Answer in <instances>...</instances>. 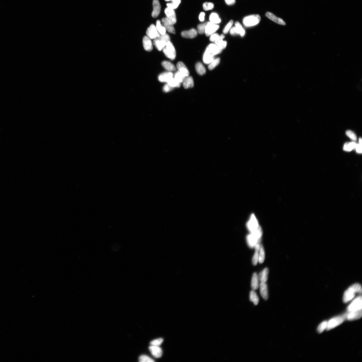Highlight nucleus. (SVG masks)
<instances>
[{"label": "nucleus", "mask_w": 362, "mask_h": 362, "mask_svg": "<svg viewBox=\"0 0 362 362\" xmlns=\"http://www.w3.org/2000/svg\"><path fill=\"white\" fill-rule=\"evenodd\" d=\"M172 3L167 4V6L169 8L173 9L178 8L181 2V0H172Z\"/></svg>", "instance_id": "obj_35"}, {"label": "nucleus", "mask_w": 362, "mask_h": 362, "mask_svg": "<svg viewBox=\"0 0 362 362\" xmlns=\"http://www.w3.org/2000/svg\"><path fill=\"white\" fill-rule=\"evenodd\" d=\"M246 240L249 246L251 248H254L257 243H260L261 241V240L257 239L251 234L247 236Z\"/></svg>", "instance_id": "obj_13"}, {"label": "nucleus", "mask_w": 362, "mask_h": 362, "mask_svg": "<svg viewBox=\"0 0 362 362\" xmlns=\"http://www.w3.org/2000/svg\"><path fill=\"white\" fill-rule=\"evenodd\" d=\"M147 36L150 38L155 39L158 38L160 36V34L154 24H152L147 29L146 31Z\"/></svg>", "instance_id": "obj_7"}, {"label": "nucleus", "mask_w": 362, "mask_h": 362, "mask_svg": "<svg viewBox=\"0 0 362 362\" xmlns=\"http://www.w3.org/2000/svg\"><path fill=\"white\" fill-rule=\"evenodd\" d=\"M249 299L253 302L254 305H258L259 302V298L256 292L254 290H252L250 293Z\"/></svg>", "instance_id": "obj_28"}, {"label": "nucleus", "mask_w": 362, "mask_h": 362, "mask_svg": "<svg viewBox=\"0 0 362 362\" xmlns=\"http://www.w3.org/2000/svg\"><path fill=\"white\" fill-rule=\"evenodd\" d=\"M226 3L228 5H232L235 3V0H225Z\"/></svg>", "instance_id": "obj_55"}, {"label": "nucleus", "mask_w": 362, "mask_h": 362, "mask_svg": "<svg viewBox=\"0 0 362 362\" xmlns=\"http://www.w3.org/2000/svg\"><path fill=\"white\" fill-rule=\"evenodd\" d=\"M362 293L361 287L360 284H354L347 290L344 294L343 301L344 303H348L355 296L357 293L361 294Z\"/></svg>", "instance_id": "obj_1"}, {"label": "nucleus", "mask_w": 362, "mask_h": 362, "mask_svg": "<svg viewBox=\"0 0 362 362\" xmlns=\"http://www.w3.org/2000/svg\"><path fill=\"white\" fill-rule=\"evenodd\" d=\"M203 8L206 11L211 10L214 8V4L211 2H206L203 4Z\"/></svg>", "instance_id": "obj_44"}, {"label": "nucleus", "mask_w": 362, "mask_h": 362, "mask_svg": "<svg viewBox=\"0 0 362 362\" xmlns=\"http://www.w3.org/2000/svg\"><path fill=\"white\" fill-rule=\"evenodd\" d=\"M357 144L354 142L346 143L343 147L344 150L347 152H350L353 149H355Z\"/></svg>", "instance_id": "obj_29"}, {"label": "nucleus", "mask_w": 362, "mask_h": 362, "mask_svg": "<svg viewBox=\"0 0 362 362\" xmlns=\"http://www.w3.org/2000/svg\"><path fill=\"white\" fill-rule=\"evenodd\" d=\"M162 22L166 30L172 34H175V29L173 27V24L171 23L167 17H164L162 19Z\"/></svg>", "instance_id": "obj_12"}, {"label": "nucleus", "mask_w": 362, "mask_h": 362, "mask_svg": "<svg viewBox=\"0 0 362 362\" xmlns=\"http://www.w3.org/2000/svg\"><path fill=\"white\" fill-rule=\"evenodd\" d=\"M164 12L167 19L173 25L175 24L177 20L176 12L174 9L167 7L165 9Z\"/></svg>", "instance_id": "obj_11"}, {"label": "nucleus", "mask_w": 362, "mask_h": 362, "mask_svg": "<svg viewBox=\"0 0 362 362\" xmlns=\"http://www.w3.org/2000/svg\"><path fill=\"white\" fill-rule=\"evenodd\" d=\"M266 15V17L268 18L271 20L272 21L275 22L276 23L282 25H285V22L283 19L276 17L274 14L271 13V12H267Z\"/></svg>", "instance_id": "obj_17"}, {"label": "nucleus", "mask_w": 362, "mask_h": 362, "mask_svg": "<svg viewBox=\"0 0 362 362\" xmlns=\"http://www.w3.org/2000/svg\"><path fill=\"white\" fill-rule=\"evenodd\" d=\"M209 19L210 22L214 24H218L221 22V20L219 18L218 14L215 12L210 14Z\"/></svg>", "instance_id": "obj_27"}, {"label": "nucleus", "mask_w": 362, "mask_h": 362, "mask_svg": "<svg viewBox=\"0 0 362 362\" xmlns=\"http://www.w3.org/2000/svg\"><path fill=\"white\" fill-rule=\"evenodd\" d=\"M233 20H231L227 24L225 27L223 32L224 34H226L228 33L229 30L231 28V27L233 25Z\"/></svg>", "instance_id": "obj_47"}, {"label": "nucleus", "mask_w": 362, "mask_h": 362, "mask_svg": "<svg viewBox=\"0 0 362 362\" xmlns=\"http://www.w3.org/2000/svg\"><path fill=\"white\" fill-rule=\"evenodd\" d=\"M163 50V53L167 58L172 60L175 59L176 56V50L170 41L167 42L165 47Z\"/></svg>", "instance_id": "obj_4"}, {"label": "nucleus", "mask_w": 362, "mask_h": 362, "mask_svg": "<svg viewBox=\"0 0 362 362\" xmlns=\"http://www.w3.org/2000/svg\"><path fill=\"white\" fill-rule=\"evenodd\" d=\"M268 273V269L265 268L259 274L258 278L259 280L261 283H266L267 281Z\"/></svg>", "instance_id": "obj_23"}, {"label": "nucleus", "mask_w": 362, "mask_h": 362, "mask_svg": "<svg viewBox=\"0 0 362 362\" xmlns=\"http://www.w3.org/2000/svg\"><path fill=\"white\" fill-rule=\"evenodd\" d=\"M183 86L185 89L193 88L194 86V80L191 76L186 77L183 82Z\"/></svg>", "instance_id": "obj_22"}, {"label": "nucleus", "mask_w": 362, "mask_h": 362, "mask_svg": "<svg viewBox=\"0 0 362 362\" xmlns=\"http://www.w3.org/2000/svg\"><path fill=\"white\" fill-rule=\"evenodd\" d=\"M169 86H170L173 88H174L175 87L179 88L181 86V83H179L178 81L174 78H173L169 80L167 82Z\"/></svg>", "instance_id": "obj_36"}, {"label": "nucleus", "mask_w": 362, "mask_h": 362, "mask_svg": "<svg viewBox=\"0 0 362 362\" xmlns=\"http://www.w3.org/2000/svg\"><path fill=\"white\" fill-rule=\"evenodd\" d=\"M173 88V87L169 86L168 84H167L164 86L163 88V90L164 92H168L171 91Z\"/></svg>", "instance_id": "obj_51"}, {"label": "nucleus", "mask_w": 362, "mask_h": 362, "mask_svg": "<svg viewBox=\"0 0 362 362\" xmlns=\"http://www.w3.org/2000/svg\"><path fill=\"white\" fill-rule=\"evenodd\" d=\"M139 361L140 362H154L153 359L146 355H142L139 357Z\"/></svg>", "instance_id": "obj_42"}, {"label": "nucleus", "mask_w": 362, "mask_h": 362, "mask_svg": "<svg viewBox=\"0 0 362 362\" xmlns=\"http://www.w3.org/2000/svg\"><path fill=\"white\" fill-rule=\"evenodd\" d=\"M198 35V32L195 29H192L188 31L182 32L181 35L185 38H194Z\"/></svg>", "instance_id": "obj_16"}, {"label": "nucleus", "mask_w": 362, "mask_h": 362, "mask_svg": "<svg viewBox=\"0 0 362 362\" xmlns=\"http://www.w3.org/2000/svg\"><path fill=\"white\" fill-rule=\"evenodd\" d=\"M258 276L256 273H254L251 279V286L253 290H256L259 287Z\"/></svg>", "instance_id": "obj_24"}, {"label": "nucleus", "mask_w": 362, "mask_h": 362, "mask_svg": "<svg viewBox=\"0 0 362 362\" xmlns=\"http://www.w3.org/2000/svg\"><path fill=\"white\" fill-rule=\"evenodd\" d=\"M328 325V322L325 321L322 322L318 327L317 331L319 333H322L326 329Z\"/></svg>", "instance_id": "obj_40"}, {"label": "nucleus", "mask_w": 362, "mask_h": 362, "mask_svg": "<svg viewBox=\"0 0 362 362\" xmlns=\"http://www.w3.org/2000/svg\"><path fill=\"white\" fill-rule=\"evenodd\" d=\"M225 38V36L223 34H222L220 36V39L221 40H223Z\"/></svg>", "instance_id": "obj_56"}, {"label": "nucleus", "mask_w": 362, "mask_h": 362, "mask_svg": "<svg viewBox=\"0 0 362 362\" xmlns=\"http://www.w3.org/2000/svg\"><path fill=\"white\" fill-rule=\"evenodd\" d=\"M149 349L152 355L155 358H159L162 356L163 352L159 346L151 345L149 347Z\"/></svg>", "instance_id": "obj_14"}, {"label": "nucleus", "mask_w": 362, "mask_h": 362, "mask_svg": "<svg viewBox=\"0 0 362 362\" xmlns=\"http://www.w3.org/2000/svg\"><path fill=\"white\" fill-rule=\"evenodd\" d=\"M173 74L171 72H165L162 73L159 76L158 79L161 82H167L170 79L173 78Z\"/></svg>", "instance_id": "obj_21"}, {"label": "nucleus", "mask_w": 362, "mask_h": 362, "mask_svg": "<svg viewBox=\"0 0 362 362\" xmlns=\"http://www.w3.org/2000/svg\"><path fill=\"white\" fill-rule=\"evenodd\" d=\"M259 251H256L253 257L252 262L254 265H256L259 261Z\"/></svg>", "instance_id": "obj_50"}, {"label": "nucleus", "mask_w": 362, "mask_h": 362, "mask_svg": "<svg viewBox=\"0 0 362 362\" xmlns=\"http://www.w3.org/2000/svg\"><path fill=\"white\" fill-rule=\"evenodd\" d=\"M207 24V22L198 25V27H197V29H198V31L199 34L205 33L206 27Z\"/></svg>", "instance_id": "obj_43"}, {"label": "nucleus", "mask_w": 362, "mask_h": 362, "mask_svg": "<svg viewBox=\"0 0 362 362\" xmlns=\"http://www.w3.org/2000/svg\"><path fill=\"white\" fill-rule=\"evenodd\" d=\"M153 9L152 12V16L154 18H156L159 15L160 13L161 5L159 0H153Z\"/></svg>", "instance_id": "obj_15"}, {"label": "nucleus", "mask_w": 362, "mask_h": 362, "mask_svg": "<svg viewBox=\"0 0 362 362\" xmlns=\"http://www.w3.org/2000/svg\"><path fill=\"white\" fill-rule=\"evenodd\" d=\"M219 27L218 25L211 23L210 22H207L205 31L206 36L209 37L215 33Z\"/></svg>", "instance_id": "obj_8"}, {"label": "nucleus", "mask_w": 362, "mask_h": 362, "mask_svg": "<svg viewBox=\"0 0 362 362\" xmlns=\"http://www.w3.org/2000/svg\"><path fill=\"white\" fill-rule=\"evenodd\" d=\"M186 77L183 74H181V72L178 71L175 74L174 79L179 82V83H183Z\"/></svg>", "instance_id": "obj_37"}, {"label": "nucleus", "mask_w": 362, "mask_h": 362, "mask_svg": "<svg viewBox=\"0 0 362 362\" xmlns=\"http://www.w3.org/2000/svg\"><path fill=\"white\" fill-rule=\"evenodd\" d=\"M163 341V339L160 338L155 339L151 342V345L158 346H160Z\"/></svg>", "instance_id": "obj_45"}, {"label": "nucleus", "mask_w": 362, "mask_h": 362, "mask_svg": "<svg viewBox=\"0 0 362 362\" xmlns=\"http://www.w3.org/2000/svg\"><path fill=\"white\" fill-rule=\"evenodd\" d=\"M204 17H205V13L204 12H201L199 17V21L201 22L204 21Z\"/></svg>", "instance_id": "obj_54"}, {"label": "nucleus", "mask_w": 362, "mask_h": 362, "mask_svg": "<svg viewBox=\"0 0 362 362\" xmlns=\"http://www.w3.org/2000/svg\"><path fill=\"white\" fill-rule=\"evenodd\" d=\"M143 43L144 48L147 51H150L153 49V44L151 40L148 36H145L143 38Z\"/></svg>", "instance_id": "obj_19"}, {"label": "nucleus", "mask_w": 362, "mask_h": 362, "mask_svg": "<svg viewBox=\"0 0 362 362\" xmlns=\"http://www.w3.org/2000/svg\"><path fill=\"white\" fill-rule=\"evenodd\" d=\"M362 308V299L361 296H359L352 301L348 307V312L358 311L361 309Z\"/></svg>", "instance_id": "obj_5"}, {"label": "nucleus", "mask_w": 362, "mask_h": 362, "mask_svg": "<svg viewBox=\"0 0 362 362\" xmlns=\"http://www.w3.org/2000/svg\"><path fill=\"white\" fill-rule=\"evenodd\" d=\"M157 39L161 40L164 41L166 42L170 40V38L168 35L166 33L164 35H160L158 38Z\"/></svg>", "instance_id": "obj_48"}, {"label": "nucleus", "mask_w": 362, "mask_h": 362, "mask_svg": "<svg viewBox=\"0 0 362 362\" xmlns=\"http://www.w3.org/2000/svg\"><path fill=\"white\" fill-rule=\"evenodd\" d=\"M215 43L222 50L226 48L227 44L226 41H223V40L220 39L216 41Z\"/></svg>", "instance_id": "obj_39"}, {"label": "nucleus", "mask_w": 362, "mask_h": 362, "mask_svg": "<svg viewBox=\"0 0 362 362\" xmlns=\"http://www.w3.org/2000/svg\"><path fill=\"white\" fill-rule=\"evenodd\" d=\"M196 69L197 73L200 75H203L206 73V69L200 62H198L196 64Z\"/></svg>", "instance_id": "obj_30"}, {"label": "nucleus", "mask_w": 362, "mask_h": 362, "mask_svg": "<svg viewBox=\"0 0 362 362\" xmlns=\"http://www.w3.org/2000/svg\"><path fill=\"white\" fill-rule=\"evenodd\" d=\"M220 59L218 58L216 59H215L214 60L211 62L210 64L209 65V66H208L209 69L210 70L213 69L215 68L216 66L218 65L220 63Z\"/></svg>", "instance_id": "obj_41"}, {"label": "nucleus", "mask_w": 362, "mask_h": 362, "mask_svg": "<svg viewBox=\"0 0 362 362\" xmlns=\"http://www.w3.org/2000/svg\"><path fill=\"white\" fill-rule=\"evenodd\" d=\"M346 134L352 140L355 141L356 140V136L355 133L353 131L348 130L346 132Z\"/></svg>", "instance_id": "obj_46"}, {"label": "nucleus", "mask_w": 362, "mask_h": 362, "mask_svg": "<svg viewBox=\"0 0 362 362\" xmlns=\"http://www.w3.org/2000/svg\"><path fill=\"white\" fill-rule=\"evenodd\" d=\"M162 65L165 69L168 71H174L176 69V67L174 65L168 61H164L162 62Z\"/></svg>", "instance_id": "obj_26"}, {"label": "nucleus", "mask_w": 362, "mask_h": 362, "mask_svg": "<svg viewBox=\"0 0 362 362\" xmlns=\"http://www.w3.org/2000/svg\"><path fill=\"white\" fill-rule=\"evenodd\" d=\"M165 1H172V0H165Z\"/></svg>", "instance_id": "obj_57"}, {"label": "nucleus", "mask_w": 362, "mask_h": 362, "mask_svg": "<svg viewBox=\"0 0 362 362\" xmlns=\"http://www.w3.org/2000/svg\"><path fill=\"white\" fill-rule=\"evenodd\" d=\"M156 28L157 31L160 35H164L166 34V30L163 26L162 25L161 21L157 20L156 22Z\"/></svg>", "instance_id": "obj_32"}, {"label": "nucleus", "mask_w": 362, "mask_h": 362, "mask_svg": "<svg viewBox=\"0 0 362 362\" xmlns=\"http://www.w3.org/2000/svg\"><path fill=\"white\" fill-rule=\"evenodd\" d=\"M214 59V56L204 52L203 56V61L204 63L210 64Z\"/></svg>", "instance_id": "obj_31"}, {"label": "nucleus", "mask_w": 362, "mask_h": 362, "mask_svg": "<svg viewBox=\"0 0 362 362\" xmlns=\"http://www.w3.org/2000/svg\"><path fill=\"white\" fill-rule=\"evenodd\" d=\"M261 295L264 300H267L268 298V287L266 283H261L259 285Z\"/></svg>", "instance_id": "obj_18"}, {"label": "nucleus", "mask_w": 362, "mask_h": 362, "mask_svg": "<svg viewBox=\"0 0 362 362\" xmlns=\"http://www.w3.org/2000/svg\"><path fill=\"white\" fill-rule=\"evenodd\" d=\"M210 41L212 42H215L217 40L220 39V36L218 34L214 33L210 36Z\"/></svg>", "instance_id": "obj_49"}, {"label": "nucleus", "mask_w": 362, "mask_h": 362, "mask_svg": "<svg viewBox=\"0 0 362 362\" xmlns=\"http://www.w3.org/2000/svg\"><path fill=\"white\" fill-rule=\"evenodd\" d=\"M346 319V314L341 316L335 317L329 320L328 322L327 330H329L336 327L342 323Z\"/></svg>", "instance_id": "obj_3"}, {"label": "nucleus", "mask_w": 362, "mask_h": 362, "mask_svg": "<svg viewBox=\"0 0 362 362\" xmlns=\"http://www.w3.org/2000/svg\"><path fill=\"white\" fill-rule=\"evenodd\" d=\"M235 26L238 30V32L239 34L240 35L241 37L244 36L245 34V31L244 29L242 27L241 25L238 22H235Z\"/></svg>", "instance_id": "obj_38"}, {"label": "nucleus", "mask_w": 362, "mask_h": 362, "mask_svg": "<svg viewBox=\"0 0 362 362\" xmlns=\"http://www.w3.org/2000/svg\"><path fill=\"white\" fill-rule=\"evenodd\" d=\"M177 67L178 70V71L181 72L184 76L187 77L189 76V72L183 62L181 61L178 62L177 64Z\"/></svg>", "instance_id": "obj_20"}, {"label": "nucleus", "mask_w": 362, "mask_h": 362, "mask_svg": "<svg viewBox=\"0 0 362 362\" xmlns=\"http://www.w3.org/2000/svg\"><path fill=\"white\" fill-rule=\"evenodd\" d=\"M345 314L346 319L348 320L352 321L361 318L362 316V309L358 311H349Z\"/></svg>", "instance_id": "obj_10"}, {"label": "nucleus", "mask_w": 362, "mask_h": 362, "mask_svg": "<svg viewBox=\"0 0 362 362\" xmlns=\"http://www.w3.org/2000/svg\"><path fill=\"white\" fill-rule=\"evenodd\" d=\"M166 42L157 39H154L153 44L158 51H160L163 50L166 46Z\"/></svg>", "instance_id": "obj_25"}, {"label": "nucleus", "mask_w": 362, "mask_h": 362, "mask_svg": "<svg viewBox=\"0 0 362 362\" xmlns=\"http://www.w3.org/2000/svg\"><path fill=\"white\" fill-rule=\"evenodd\" d=\"M222 51L215 44H211L207 46L204 52L214 56L221 53Z\"/></svg>", "instance_id": "obj_9"}, {"label": "nucleus", "mask_w": 362, "mask_h": 362, "mask_svg": "<svg viewBox=\"0 0 362 362\" xmlns=\"http://www.w3.org/2000/svg\"><path fill=\"white\" fill-rule=\"evenodd\" d=\"M261 19V17L258 14L251 15L244 17L243 22L246 27L253 26L258 24Z\"/></svg>", "instance_id": "obj_2"}, {"label": "nucleus", "mask_w": 362, "mask_h": 362, "mask_svg": "<svg viewBox=\"0 0 362 362\" xmlns=\"http://www.w3.org/2000/svg\"><path fill=\"white\" fill-rule=\"evenodd\" d=\"M254 237L258 240H261V237L263 235V231L260 226H259L258 228L252 233H251Z\"/></svg>", "instance_id": "obj_34"}, {"label": "nucleus", "mask_w": 362, "mask_h": 362, "mask_svg": "<svg viewBox=\"0 0 362 362\" xmlns=\"http://www.w3.org/2000/svg\"><path fill=\"white\" fill-rule=\"evenodd\" d=\"M230 32V34L231 35H233L239 34L238 32L236 26L233 27V28H231Z\"/></svg>", "instance_id": "obj_52"}, {"label": "nucleus", "mask_w": 362, "mask_h": 362, "mask_svg": "<svg viewBox=\"0 0 362 362\" xmlns=\"http://www.w3.org/2000/svg\"><path fill=\"white\" fill-rule=\"evenodd\" d=\"M362 144H361L359 143L358 144H357L356 146L355 149H356V152H357V153H358L361 154L362 153Z\"/></svg>", "instance_id": "obj_53"}, {"label": "nucleus", "mask_w": 362, "mask_h": 362, "mask_svg": "<svg viewBox=\"0 0 362 362\" xmlns=\"http://www.w3.org/2000/svg\"><path fill=\"white\" fill-rule=\"evenodd\" d=\"M259 251L258 261L259 263L262 264L263 263L264 259H265V253H264L263 247L262 245H260Z\"/></svg>", "instance_id": "obj_33"}, {"label": "nucleus", "mask_w": 362, "mask_h": 362, "mask_svg": "<svg viewBox=\"0 0 362 362\" xmlns=\"http://www.w3.org/2000/svg\"><path fill=\"white\" fill-rule=\"evenodd\" d=\"M258 221L255 215L252 214L249 221L247 223V228L251 233L255 230L259 226Z\"/></svg>", "instance_id": "obj_6"}]
</instances>
